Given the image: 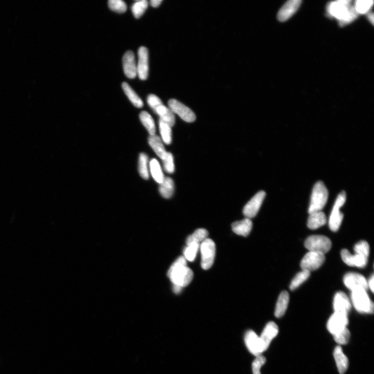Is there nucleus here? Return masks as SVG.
Returning a JSON list of instances; mask_svg holds the SVG:
<instances>
[{"instance_id":"1","label":"nucleus","mask_w":374,"mask_h":374,"mask_svg":"<svg viewBox=\"0 0 374 374\" xmlns=\"http://www.w3.org/2000/svg\"><path fill=\"white\" fill-rule=\"evenodd\" d=\"M168 276L173 285L184 288L188 286L192 282L194 272L191 268L187 267L185 258L180 256L171 266Z\"/></svg>"},{"instance_id":"2","label":"nucleus","mask_w":374,"mask_h":374,"mask_svg":"<svg viewBox=\"0 0 374 374\" xmlns=\"http://www.w3.org/2000/svg\"><path fill=\"white\" fill-rule=\"evenodd\" d=\"M351 3L347 0H342L332 3L328 6V13L337 19L341 27L355 20L359 15Z\"/></svg>"},{"instance_id":"3","label":"nucleus","mask_w":374,"mask_h":374,"mask_svg":"<svg viewBox=\"0 0 374 374\" xmlns=\"http://www.w3.org/2000/svg\"><path fill=\"white\" fill-rule=\"evenodd\" d=\"M329 198V192L322 181L317 182L312 193L309 207V214L321 211L326 205Z\"/></svg>"},{"instance_id":"4","label":"nucleus","mask_w":374,"mask_h":374,"mask_svg":"<svg viewBox=\"0 0 374 374\" xmlns=\"http://www.w3.org/2000/svg\"><path fill=\"white\" fill-rule=\"evenodd\" d=\"M352 301L359 313L372 314L373 313V303L369 298L366 291L358 290L352 291Z\"/></svg>"},{"instance_id":"5","label":"nucleus","mask_w":374,"mask_h":374,"mask_svg":"<svg viewBox=\"0 0 374 374\" xmlns=\"http://www.w3.org/2000/svg\"><path fill=\"white\" fill-rule=\"evenodd\" d=\"M305 246L309 251L325 255L332 247V242L328 237L321 235L309 237L305 242Z\"/></svg>"},{"instance_id":"6","label":"nucleus","mask_w":374,"mask_h":374,"mask_svg":"<svg viewBox=\"0 0 374 374\" xmlns=\"http://www.w3.org/2000/svg\"><path fill=\"white\" fill-rule=\"evenodd\" d=\"M346 201V194L342 192L337 197L334 205L329 219V227L334 232L338 231L342 223L344 215L340 209Z\"/></svg>"},{"instance_id":"7","label":"nucleus","mask_w":374,"mask_h":374,"mask_svg":"<svg viewBox=\"0 0 374 374\" xmlns=\"http://www.w3.org/2000/svg\"><path fill=\"white\" fill-rule=\"evenodd\" d=\"M200 248L201 267L204 270L209 269L213 266L215 258V244L212 240L207 238L201 243Z\"/></svg>"},{"instance_id":"8","label":"nucleus","mask_w":374,"mask_h":374,"mask_svg":"<svg viewBox=\"0 0 374 374\" xmlns=\"http://www.w3.org/2000/svg\"><path fill=\"white\" fill-rule=\"evenodd\" d=\"M325 255L315 252L309 251L303 258L300 263L302 270L308 271L318 269L324 263Z\"/></svg>"},{"instance_id":"9","label":"nucleus","mask_w":374,"mask_h":374,"mask_svg":"<svg viewBox=\"0 0 374 374\" xmlns=\"http://www.w3.org/2000/svg\"><path fill=\"white\" fill-rule=\"evenodd\" d=\"M343 280L345 286L352 292L358 290L367 291L368 288L365 277L358 273L349 272L345 275Z\"/></svg>"},{"instance_id":"10","label":"nucleus","mask_w":374,"mask_h":374,"mask_svg":"<svg viewBox=\"0 0 374 374\" xmlns=\"http://www.w3.org/2000/svg\"><path fill=\"white\" fill-rule=\"evenodd\" d=\"M168 105L170 110L175 114H177L183 121L192 123L196 119L195 113L189 107H187L180 102L172 99L169 101Z\"/></svg>"},{"instance_id":"11","label":"nucleus","mask_w":374,"mask_h":374,"mask_svg":"<svg viewBox=\"0 0 374 374\" xmlns=\"http://www.w3.org/2000/svg\"><path fill=\"white\" fill-rule=\"evenodd\" d=\"M266 193L264 191H260L257 193L244 206L243 213L246 218H253L258 213L265 198Z\"/></svg>"},{"instance_id":"12","label":"nucleus","mask_w":374,"mask_h":374,"mask_svg":"<svg viewBox=\"0 0 374 374\" xmlns=\"http://www.w3.org/2000/svg\"><path fill=\"white\" fill-rule=\"evenodd\" d=\"M348 323V316L334 313L328 321L327 328L334 335L347 328Z\"/></svg>"},{"instance_id":"13","label":"nucleus","mask_w":374,"mask_h":374,"mask_svg":"<svg viewBox=\"0 0 374 374\" xmlns=\"http://www.w3.org/2000/svg\"><path fill=\"white\" fill-rule=\"evenodd\" d=\"M138 60L137 65V73L139 78L146 80L149 74V53L148 49L141 47L138 51Z\"/></svg>"},{"instance_id":"14","label":"nucleus","mask_w":374,"mask_h":374,"mask_svg":"<svg viewBox=\"0 0 374 374\" xmlns=\"http://www.w3.org/2000/svg\"><path fill=\"white\" fill-rule=\"evenodd\" d=\"M334 309L335 313L348 316L352 308L351 302L345 293L337 292L334 298Z\"/></svg>"},{"instance_id":"15","label":"nucleus","mask_w":374,"mask_h":374,"mask_svg":"<svg viewBox=\"0 0 374 374\" xmlns=\"http://www.w3.org/2000/svg\"><path fill=\"white\" fill-rule=\"evenodd\" d=\"M245 342L249 352L255 356L258 357L263 353L260 336L254 331L249 330L246 332Z\"/></svg>"},{"instance_id":"16","label":"nucleus","mask_w":374,"mask_h":374,"mask_svg":"<svg viewBox=\"0 0 374 374\" xmlns=\"http://www.w3.org/2000/svg\"><path fill=\"white\" fill-rule=\"evenodd\" d=\"M278 333V328L273 322H269L260 336L263 352L267 350L271 341Z\"/></svg>"},{"instance_id":"17","label":"nucleus","mask_w":374,"mask_h":374,"mask_svg":"<svg viewBox=\"0 0 374 374\" xmlns=\"http://www.w3.org/2000/svg\"><path fill=\"white\" fill-rule=\"evenodd\" d=\"M124 73L129 79H134L137 76V65L134 53L128 51L123 57Z\"/></svg>"},{"instance_id":"18","label":"nucleus","mask_w":374,"mask_h":374,"mask_svg":"<svg viewBox=\"0 0 374 374\" xmlns=\"http://www.w3.org/2000/svg\"><path fill=\"white\" fill-rule=\"evenodd\" d=\"M301 4L300 0H290L287 2L278 12V20L284 22L289 19L297 12Z\"/></svg>"},{"instance_id":"19","label":"nucleus","mask_w":374,"mask_h":374,"mask_svg":"<svg viewBox=\"0 0 374 374\" xmlns=\"http://www.w3.org/2000/svg\"><path fill=\"white\" fill-rule=\"evenodd\" d=\"M343 261L349 266L362 268L365 267L368 262V259L360 255H352L347 249H343L341 252Z\"/></svg>"},{"instance_id":"20","label":"nucleus","mask_w":374,"mask_h":374,"mask_svg":"<svg viewBox=\"0 0 374 374\" xmlns=\"http://www.w3.org/2000/svg\"><path fill=\"white\" fill-rule=\"evenodd\" d=\"M326 221V215L322 211L312 213L308 218L307 226L311 230L317 229L325 225Z\"/></svg>"},{"instance_id":"21","label":"nucleus","mask_w":374,"mask_h":374,"mask_svg":"<svg viewBox=\"0 0 374 374\" xmlns=\"http://www.w3.org/2000/svg\"><path fill=\"white\" fill-rule=\"evenodd\" d=\"M253 226L252 222L249 218L235 222L232 225V231L238 235L248 236L250 233Z\"/></svg>"},{"instance_id":"22","label":"nucleus","mask_w":374,"mask_h":374,"mask_svg":"<svg viewBox=\"0 0 374 374\" xmlns=\"http://www.w3.org/2000/svg\"><path fill=\"white\" fill-rule=\"evenodd\" d=\"M334 357L339 372L340 374H344L348 369L349 361L340 346L335 348Z\"/></svg>"},{"instance_id":"23","label":"nucleus","mask_w":374,"mask_h":374,"mask_svg":"<svg viewBox=\"0 0 374 374\" xmlns=\"http://www.w3.org/2000/svg\"><path fill=\"white\" fill-rule=\"evenodd\" d=\"M290 300L288 292L284 291L280 294L275 307V316L279 318L283 317L288 309Z\"/></svg>"},{"instance_id":"24","label":"nucleus","mask_w":374,"mask_h":374,"mask_svg":"<svg viewBox=\"0 0 374 374\" xmlns=\"http://www.w3.org/2000/svg\"><path fill=\"white\" fill-rule=\"evenodd\" d=\"M148 142L150 147L153 151L158 156V157L163 159L165 157L167 151H166L164 146L163 142L161 139L157 135L150 136L148 139Z\"/></svg>"},{"instance_id":"25","label":"nucleus","mask_w":374,"mask_h":374,"mask_svg":"<svg viewBox=\"0 0 374 374\" xmlns=\"http://www.w3.org/2000/svg\"><path fill=\"white\" fill-rule=\"evenodd\" d=\"M154 112L160 116V120L168 124L171 127L174 126L175 117L174 113L169 108L162 104L156 109Z\"/></svg>"},{"instance_id":"26","label":"nucleus","mask_w":374,"mask_h":374,"mask_svg":"<svg viewBox=\"0 0 374 374\" xmlns=\"http://www.w3.org/2000/svg\"><path fill=\"white\" fill-rule=\"evenodd\" d=\"M122 88L129 100L133 105L137 108H141L144 106L142 100L138 97L136 92L127 82H123L122 84Z\"/></svg>"},{"instance_id":"27","label":"nucleus","mask_w":374,"mask_h":374,"mask_svg":"<svg viewBox=\"0 0 374 374\" xmlns=\"http://www.w3.org/2000/svg\"><path fill=\"white\" fill-rule=\"evenodd\" d=\"M160 184L159 192L161 195L166 199L171 198L174 192V182L173 179L170 177H165Z\"/></svg>"},{"instance_id":"28","label":"nucleus","mask_w":374,"mask_h":374,"mask_svg":"<svg viewBox=\"0 0 374 374\" xmlns=\"http://www.w3.org/2000/svg\"><path fill=\"white\" fill-rule=\"evenodd\" d=\"M149 165L150 173L153 178L156 182L159 184L161 183L165 177L159 162L157 159H153Z\"/></svg>"},{"instance_id":"29","label":"nucleus","mask_w":374,"mask_h":374,"mask_svg":"<svg viewBox=\"0 0 374 374\" xmlns=\"http://www.w3.org/2000/svg\"><path fill=\"white\" fill-rule=\"evenodd\" d=\"M141 122L146 128L150 136L155 135L156 129L154 121L150 114L146 111H142L139 115Z\"/></svg>"},{"instance_id":"30","label":"nucleus","mask_w":374,"mask_h":374,"mask_svg":"<svg viewBox=\"0 0 374 374\" xmlns=\"http://www.w3.org/2000/svg\"><path fill=\"white\" fill-rule=\"evenodd\" d=\"M208 236V231L205 229H198L193 234L187 238L186 240V245L193 243L199 244L202 243L206 239Z\"/></svg>"},{"instance_id":"31","label":"nucleus","mask_w":374,"mask_h":374,"mask_svg":"<svg viewBox=\"0 0 374 374\" xmlns=\"http://www.w3.org/2000/svg\"><path fill=\"white\" fill-rule=\"evenodd\" d=\"M159 129L163 142L166 145H170L172 141L171 127L168 124L160 120Z\"/></svg>"},{"instance_id":"32","label":"nucleus","mask_w":374,"mask_h":374,"mask_svg":"<svg viewBox=\"0 0 374 374\" xmlns=\"http://www.w3.org/2000/svg\"><path fill=\"white\" fill-rule=\"evenodd\" d=\"M310 272L306 270H302L297 273L292 279L290 289L292 291L297 289L309 277Z\"/></svg>"},{"instance_id":"33","label":"nucleus","mask_w":374,"mask_h":374,"mask_svg":"<svg viewBox=\"0 0 374 374\" xmlns=\"http://www.w3.org/2000/svg\"><path fill=\"white\" fill-rule=\"evenodd\" d=\"M200 244L196 243H193L189 245H187L183 251L184 258L186 261L193 262L195 260L198 253Z\"/></svg>"},{"instance_id":"34","label":"nucleus","mask_w":374,"mask_h":374,"mask_svg":"<svg viewBox=\"0 0 374 374\" xmlns=\"http://www.w3.org/2000/svg\"><path fill=\"white\" fill-rule=\"evenodd\" d=\"M138 162V171L140 175L144 179H148L149 174L148 168V158L147 154L144 153H141Z\"/></svg>"},{"instance_id":"35","label":"nucleus","mask_w":374,"mask_h":374,"mask_svg":"<svg viewBox=\"0 0 374 374\" xmlns=\"http://www.w3.org/2000/svg\"><path fill=\"white\" fill-rule=\"evenodd\" d=\"M148 7L146 0H140L135 2L132 7V11L136 18H139L144 14Z\"/></svg>"},{"instance_id":"36","label":"nucleus","mask_w":374,"mask_h":374,"mask_svg":"<svg viewBox=\"0 0 374 374\" xmlns=\"http://www.w3.org/2000/svg\"><path fill=\"white\" fill-rule=\"evenodd\" d=\"M334 339L339 345H346L348 344L350 337V333L347 328L333 335Z\"/></svg>"},{"instance_id":"37","label":"nucleus","mask_w":374,"mask_h":374,"mask_svg":"<svg viewBox=\"0 0 374 374\" xmlns=\"http://www.w3.org/2000/svg\"><path fill=\"white\" fill-rule=\"evenodd\" d=\"M354 251L355 254L368 259L369 255V246L366 241H361L355 245Z\"/></svg>"},{"instance_id":"38","label":"nucleus","mask_w":374,"mask_h":374,"mask_svg":"<svg viewBox=\"0 0 374 374\" xmlns=\"http://www.w3.org/2000/svg\"><path fill=\"white\" fill-rule=\"evenodd\" d=\"M372 5L373 2L370 0H358L354 7L358 14H365L369 11Z\"/></svg>"},{"instance_id":"39","label":"nucleus","mask_w":374,"mask_h":374,"mask_svg":"<svg viewBox=\"0 0 374 374\" xmlns=\"http://www.w3.org/2000/svg\"><path fill=\"white\" fill-rule=\"evenodd\" d=\"M108 6L110 10L118 13H123L127 10V6L122 0H110Z\"/></svg>"},{"instance_id":"40","label":"nucleus","mask_w":374,"mask_h":374,"mask_svg":"<svg viewBox=\"0 0 374 374\" xmlns=\"http://www.w3.org/2000/svg\"><path fill=\"white\" fill-rule=\"evenodd\" d=\"M162 160L163 161L165 171L169 174L173 173L175 171V166L172 154L167 152L165 157Z\"/></svg>"},{"instance_id":"41","label":"nucleus","mask_w":374,"mask_h":374,"mask_svg":"<svg viewBox=\"0 0 374 374\" xmlns=\"http://www.w3.org/2000/svg\"><path fill=\"white\" fill-rule=\"evenodd\" d=\"M266 358L262 355L256 357L252 364L253 374H261V368L265 364Z\"/></svg>"},{"instance_id":"42","label":"nucleus","mask_w":374,"mask_h":374,"mask_svg":"<svg viewBox=\"0 0 374 374\" xmlns=\"http://www.w3.org/2000/svg\"><path fill=\"white\" fill-rule=\"evenodd\" d=\"M149 106L154 111L159 106L163 104L161 100L155 95H150L147 98Z\"/></svg>"},{"instance_id":"43","label":"nucleus","mask_w":374,"mask_h":374,"mask_svg":"<svg viewBox=\"0 0 374 374\" xmlns=\"http://www.w3.org/2000/svg\"><path fill=\"white\" fill-rule=\"evenodd\" d=\"M368 287H369L371 291L373 293L374 291V276L372 274L367 282Z\"/></svg>"},{"instance_id":"44","label":"nucleus","mask_w":374,"mask_h":374,"mask_svg":"<svg viewBox=\"0 0 374 374\" xmlns=\"http://www.w3.org/2000/svg\"><path fill=\"white\" fill-rule=\"evenodd\" d=\"M162 3V0H151L150 5L152 7L156 8L159 7Z\"/></svg>"},{"instance_id":"45","label":"nucleus","mask_w":374,"mask_h":374,"mask_svg":"<svg viewBox=\"0 0 374 374\" xmlns=\"http://www.w3.org/2000/svg\"><path fill=\"white\" fill-rule=\"evenodd\" d=\"M182 289H183V288H182L180 286H176V285H173V289L174 292L175 294H177L180 293L181 292Z\"/></svg>"},{"instance_id":"46","label":"nucleus","mask_w":374,"mask_h":374,"mask_svg":"<svg viewBox=\"0 0 374 374\" xmlns=\"http://www.w3.org/2000/svg\"><path fill=\"white\" fill-rule=\"evenodd\" d=\"M368 19L369 21L371 22V23L373 25V14L372 13H370L368 16Z\"/></svg>"}]
</instances>
